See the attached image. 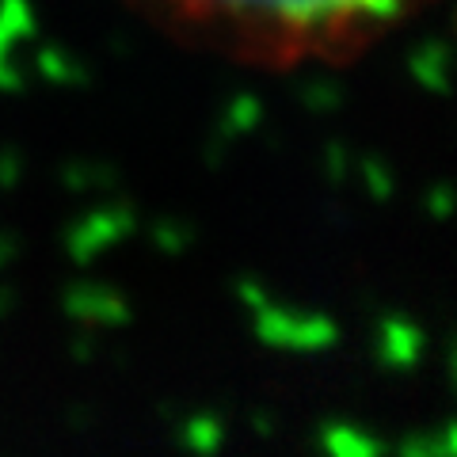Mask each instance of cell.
Here are the masks:
<instances>
[{
    "mask_svg": "<svg viewBox=\"0 0 457 457\" xmlns=\"http://www.w3.org/2000/svg\"><path fill=\"white\" fill-rule=\"evenodd\" d=\"M179 31L252 62H328L396 31L427 0H145Z\"/></svg>",
    "mask_w": 457,
    "mask_h": 457,
    "instance_id": "6da1fadb",
    "label": "cell"
}]
</instances>
